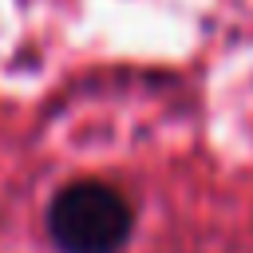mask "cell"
<instances>
[{
	"instance_id": "1",
	"label": "cell",
	"mask_w": 253,
	"mask_h": 253,
	"mask_svg": "<svg viewBox=\"0 0 253 253\" xmlns=\"http://www.w3.org/2000/svg\"><path fill=\"white\" fill-rule=\"evenodd\" d=\"M47 229L63 253H119L130 233V206L103 182H71L55 194Z\"/></svg>"
}]
</instances>
